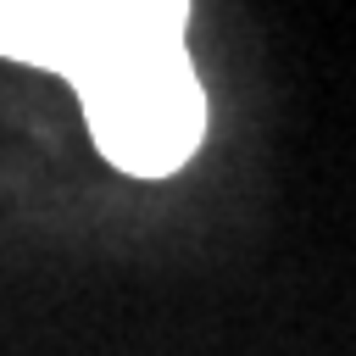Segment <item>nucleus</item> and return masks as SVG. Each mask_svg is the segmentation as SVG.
<instances>
[{"label": "nucleus", "mask_w": 356, "mask_h": 356, "mask_svg": "<svg viewBox=\"0 0 356 356\" xmlns=\"http://www.w3.org/2000/svg\"><path fill=\"white\" fill-rule=\"evenodd\" d=\"M184 0H0V56L67 78L161 39H184Z\"/></svg>", "instance_id": "2"}, {"label": "nucleus", "mask_w": 356, "mask_h": 356, "mask_svg": "<svg viewBox=\"0 0 356 356\" xmlns=\"http://www.w3.org/2000/svg\"><path fill=\"white\" fill-rule=\"evenodd\" d=\"M89 111L100 156L134 178H161L195 156L206 134V95L184 56V39L122 50L72 78Z\"/></svg>", "instance_id": "1"}]
</instances>
